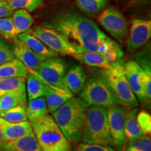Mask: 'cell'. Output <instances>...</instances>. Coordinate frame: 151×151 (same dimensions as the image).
Masks as SVG:
<instances>
[{
    "label": "cell",
    "instance_id": "6da1fadb",
    "mask_svg": "<svg viewBox=\"0 0 151 151\" xmlns=\"http://www.w3.org/2000/svg\"><path fill=\"white\" fill-rule=\"evenodd\" d=\"M43 26L57 30L87 51L97 52L100 41L107 37L95 22L76 11L60 13Z\"/></svg>",
    "mask_w": 151,
    "mask_h": 151
},
{
    "label": "cell",
    "instance_id": "7a4b0ae2",
    "mask_svg": "<svg viewBox=\"0 0 151 151\" xmlns=\"http://www.w3.org/2000/svg\"><path fill=\"white\" fill-rule=\"evenodd\" d=\"M87 106L88 105L79 98L72 97L51 113L67 140L73 144L81 141Z\"/></svg>",
    "mask_w": 151,
    "mask_h": 151
},
{
    "label": "cell",
    "instance_id": "3957f363",
    "mask_svg": "<svg viewBox=\"0 0 151 151\" xmlns=\"http://www.w3.org/2000/svg\"><path fill=\"white\" fill-rule=\"evenodd\" d=\"M42 151H71V143L62 133L51 115L29 120Z\"/></svg>",
    "mask_w": 151,
    "mask_h": 151
},
{
    "label": "cell",
    "instance_id": "277c9868",
    "mask_svg": "<svg viewBox=\"0 0 151 151\" xmlns=\"http://www.w3.org/2000/svg\"><path fill=\"white\" fill-rule=\"evenodd\" d=\"M82 142L112 146L106 107L88 106L85 112Z\"/></svg>",
    "mask_w": 151,
    "mask_h": 151
},
{
    "label": "cell",
    "instance_id": "5b68a950",
    "mask_svg": "<svg viewBox=\"0 0 151 151\" xmlns=\"http://www.w3.org/2000/svg\"><path fill=\"white\" fill-rule=\"evenodd\" d=\"M124 65L119 60L113 63L110 69H103L100 75L108 83L120 105L127 109L137 108L139 101L128 83Z\"/></svg>",
    "mask_w": 151,
    "mask_h": 151
},
{
    "label": "cell",
    "instance_id": "8992f818",
    "mask_svg": "<svg viewBox=\"0 0 151 151\" xmlns=\"http://www.w3.org/2000/svg\"><path fill=\"white\" fill-rule=\"evenodd\" d=\"M79 99L88 106L108 107L112 104L120 105L108 83L101 75L92 77L85 83Z\"/></svg>",
    "mask_w": 151,
    "mask_h": 151
},
{
    "label": "cell",
    "instance_id": "52a82bcc",
    "mask_svg": "<svg viewBox=\"0 0 151 151\" xmlns=\"http://www.w3.org/2000/svg\"><path fill=\"white\" fill-rule=\"evenodd\" d=\"M26 32L37 37L58 55L73 56L84 50L66 36L52 28L38 25L32 29H29Z\"/></svg>",
    "mask_w": 151,
    "mask_h": 151
},
{
    "label": "cell",
    "instance_id": "ba28073f",
    "mask_svg": "<svg viewBox=\"0 0 151 151\" xmlns=\"http://www.w3.org/2000/svg\"><path fill=\"white\" fill-rule=\"evenodd\" d=\"M29 72L35 73L52 86L69 90L65 85L67 68L65 62L62 58L58 57L47 58L35 71H29Z\"/></svg>",
    "mask_w": 151,
    "mask_h": 151
},
{
    "label": "cell",
    "instance_id": "9c48e42d",
    "mask_svg": "<svg viewBox=\"0 0 151 151\" xmlns=\"http://www.w3.org/2000/svg\"><path fill=\"white\" fill-rule=\"evenodd\" d=\"M106 109L112 146L116 151H122L126 145L124 125L127 109L118 104H112Z\"/></svg>",
    "mask_w": 151,
    "mask_h": 151
},
{
    "label": "cell",
    "instance_id": "30bf717a",
    "mask_svg": "<svg viewBox=\"0 0 151 151\" xmlns=\"http://www.w3.org/2000/svg\"><path fill=\"white\" fill-rule=\"evenodd\" d=\"M99 24L111 37L118 41H124L129 34L127 20L122 13L113 6L105 9L99 18Z\"/></svg>",
    "mask_w": 151,
    "mask_h": 151
},
{
    "label": "cell",
    "instance_id": "8fae6325",
    "mask_svg": "<svg viewBox=\"0 0 151 151\" xmlns=\"http://www.w3.org/2000/svg\"><path fill=\"white\" fill-rule=\"evenodd\" d=\"M151 37L150 20L134 19L132 22L127 43V50L132 52L144 46Z\"/></svg>",
    "mask_w": 151,
    "mask_h": 151
},
{
    "label": "cell",
    "instance_id": "7c38bea8",
    "mask_svg": "<svg viewBox=\"0 0 151 151\" xmlns=\"http://www.w3.org/2000/svg\"><path fill=\"white\" fill-rule=\"evenodd\" d=\"M124 73L127 82L138 101L146 103L142 86L145 71L134 60H129L124 65Z\"/></svg>",
    "mask_w": 151,
    "mask_h": 151
},
{
    "label": "cell",
    "instance_id": "4fadbf2b",
    "mask_svg": "<svg viewBox=\"0 0 151 151\" xmlns=\"http://www.w3.org/2000/svg\"><path fill=\"white\" fill-rule=\"evenodd\" d=\"M13 50L15 58L21 61L29 71H35L39 66L47 59L32 50L27 44L18 38L14 39V46Z\"/></svg>",
    "mask_w": 151,
    "mask_h": 151
},
{
    "label": "cell",
    "instance_id": "5bb4252c",
    "mask_svg": "<svg viewBox=\"0 0 151 151\" xmlns=\"http://www.w3.org/2000/svg\"><path fill=\"white\" fill-rule=\"evenodd\" d=\"M0 129L5 142L16 140L33 132L28 120L20 122H12L0 117Z\"/></svg>",
    "mask_w": 151,
    "mask_h": 151
},
{
    "label": "cell",
    "instance_id": "9a60e30c",
    "mask_svg": "<svg viewBox=\"0 0 151 151\" xmlns=\"http://www.w3.org/2000/svg\"><path fill=\"white\" fill-rule=\"evenodd\" d=\"M48 92L46 97L48 113H52L62 104L73 97V94L69 90L62 89L47 83Z\"/></svg>",
    "mask_w": 151,
    "mask_h": 151
},
{
    "label": "cell",
    "instance_id": "2e32d148",
    "mask_svg": "<svg viewBox=\"0 0 151 151\" xmlns=\"http://www.w3.org/2000/svg\"><path fill=\"white\" fill-rule=\"evenodd\" d=\"M86 75L81 66L75 65L70 68L65 76V85L71 93L78 94L85 86Z\"/></svg>",
    "mask_w": 151,
    "mask_h": 151
},
{
    "label": "cell",
    "instance_id": "e0dca14e",
    "mask_svg": "<svg viewBox=\"0 0 151 151\" xmlns=\"http://www.w3.org/2000/svg\"><path fill=\"white\" fill-rule=\"evenodd\" d=\"M4 151H42L33 132L16 140L5 142Z\"/></svg>",
    "mask_w": 151,
    "mask_h": 151
},
{
    "label": "cell",
    "instance_id": "ac0fdd59",
    "mask_svg": "<svg viewBox=\"0 0 151 151\" xmlns=\"http://www.w3.org/2000/svg\"><path fill=\"white\" fill-rule=\"evenodd\" d=\"M97 52L106 58L111 63L120 60L123 55V51L120 45L108 36L100 41Z\"/></svg>",
    "mask_w": 151,
    "mask_h": 151
},
{
    "label": "cell",
    "instance_id": "d6986e66",
    "mask_svg": "<svg viewBox=\"0 0 151 151\" xmlns=\"http://www.w3.org/2000/svg\"><path fill=\"white\" fill-rule=\"evenodd\" d=\"M29 73V69L16 58L0 65V78H27Z\"/></svg>",
    "mask_w": 151,
    "mask_h": 151
},
{
    "label": "cell",
    "instance_id": "ffe728a7",
    "mask_svg": "<svg viewBox=\"0 0 151 151\" xmlns=\"http://www.w3.org/2000/svg\"><path fill=\"white\" fill-rule=\"evenodd\" d=\"M26 92L28 101L46 96L48 92V85L35 73L29 72L26 78Z\"/></svg>",
    "mask_w": 151,
    "mask_h": 151
},
{
    "label": "cell",
    "instance_id": "44dd1931",
    "mask_svg": "<svg viewBox=\"0 0 151 151\" xmlns=\"http://www.w3.org/2000/svg\"><path fill=\"white\" fill-rule=\"evenodd\" d=\"M72 57L81 63H83L90 67H97L102 69H110L113 65V63H111L106 58L97 52L83 50Z\"/></svg>",
    "mask_w": 151,
    "mask_h": 151
},
{
    "label": "cell",
    "instance_id": "7402d4cb",
    "mask_svg": "<svg viewBox=\"0 0 151 151\" xmlns=\"http://www.w3.org/2000/svg\"><path fill=\"white\" fill-rule=\"evenodd\" d=\"M139 112L137 108L127 109L124 125L126 142L146 135L138 123L137 116Z\"/></svg>",
    "mask_w": 151,
    "mask_h": 151
},
{
    "label": "cell",
    "instance_id": "603a6c76",
    "mask_svg": "<svg viewBox=\"0 0 151 151\" xmlns=\"http://www.w3.org/2000/svg\"><path fill=\"white\" fill-rule=\"evenodd\" d=\"M17 38H18L19 39L23 41L32 50H33L37 53L44 57V58H50L58 56V53H56L53 50H50L42 41H41L37 37H34L33 35H30V34L26 32L19 34L17 36Z\"/></svg>",
    "mask_w": 151,
    "mask_h": 151
},
{
    "label": "cell",
    "instance_id": "cb8c5ba5",
    "mask_svg": "<svg viewBox=\"0 0 151 151\" xmlns=\"http://www.w3.org/2000/svg\"><path fill=\"white\" fill-rule=\"evenodd\" d=\"M26 78H0V97L10 93H18L26 99Z\"/></svg>",
    "mask_w": 151,
    "mask_h": 151
},
{
    "label": "cell",
    "instance_id": "d4e9b609",
    "mask_svg": "<svg viewBox=\"0 0 151 151\" xmlns=\"http://www.w3.org/2000/svg\"><path fill=\"white\" fill-rule=\"evenodd\" d=\"M26 113L28 120L48 114L46 97L43 96L28 101L27 105L26 106Z\"/></svg>",
    "mask_w": 151,
    "mask_h": 151
},
{
    "label": "cell",
    "instance_id": "484cf974",
    "mask_svg": "<svg viewBox=\"0 0 151 151\" xmlns=\"http://www.w3.org/2000/svg\"><path fill=\"white\" fill-rule=\"evenodd\" d=\"M12 20L18 35L25 32L32 27L35 19L25 9H17L12 14Z\"/></svg>",
    "mask_w": 151,
    "mask_h": 151
},
{
    "label": "cell",
    "instance_id": "4316f807",
    "mask_svg": "<svg viewBox=\"0 0 151 151\" xmlns=\"http://www.w3.org/2000/svg\"><path fill=\"white\" fill-rule=\"evenodd\" d=\"M109 0H75L80 11L87 16H95L104 10Z\"/></svg>",
    "mask_w": 151,
    "mask_h": 151
},
{
    "label": "cell",
    "instance_id": "83f0119b",
    "mask_svg": "<svg viewBox=\"0 0 151 151\" xmlns=\"http://www.w3.org/2000/svg\"><path fill=\"white\" fill-rule=\"evenodd\" d=\"M0 117L9 122H20L28 120L26 113V106L18 104L0 113Z\"/></svg>",
    "mask_w": 151,
    "mask_h": 151
},
{
    "label": "cell",
    "instance_id": "f1b7e54d",
    "mask_svg": "<svg viewBox=\"0 0 151 151\" xmlns=\"http://www.w3.org/2000/svg\"><path fill=\"white\" fill-rule=\"evenodd\" d=\"M18 104L27 106V99L18 93H10L0 97V113Z\"/></svg>",
    "mask_w": 151,
    "mask_h": 151
},
{
    "label": "cell",
    "instance_id": "f546056e",
    "mask_svg": "<svg viewBox=\"0 0 151 151\" xmlns=\"http://www.w3.org/2000/svg\"><path fill=\"white\" fill-rule=\"evenodd\" d=\"M122 151H151V139L149 134L127 141Z\"/></svg>",
    "mask_w": 151,
    "mask_h": 151
},
{
    "label": "cell",
    "instance_id": "4dcf8cb0",
    "mask_svg": "<svg viewBox=\"0 0 151 151\" xmlns=\"http://www.w3.org/2000/svg\"><path fill=\"white\" fill-rule=\"evenodd\" d=\"M18 32L15 27L12 18H0V37L7 40H13L17 38Z\"/></svg>",
    "mask_w": 151,
    "mask_h": 151
},
{
    "label": "cell",
    "instance_id": "1f68e13d",
    "mask_svg": "<svg viewBox=\"0 0 151 151\" xmlns=\"http://www.w3.org/2000/svg\"><path fill=\"white\" fill-rule=\"evenodd\" d=\"M8 2L14 11L25 9L28 12H32L42 5L43 0H9Z\"/></svg>",
    "mask_w": 151,
    "mask_h": 151
},
{
    "label": "cell",
    "instance_id": "d6a6232c",
    "mask_svg": "<svg viewBox=\"0 0 151 151\" xmlns=\"http://www.w3.org/2000/svg\"><path fill=\"white\" fill-rule=\"evenodd\" d=\"M71 151H116V149L111 146H101L98 144H91L84 142L77 143L76 146Z\"/></svg>",
    "mask_w": 151,
    "mask_h": 151
},
{
    "label": "cell",
    "instance_id": "836d02e7",
    "mask_svg": "<svg viewBox=\"0 0 151 151\" xmlns=\"http://www.w3.org/2000/svg\"><path fill=\"white\" fill-rule=\"evenodd\" d=\"M15 58L13 49L2 37H0V65Z\"/></svg>",
    "mask_w": 151,
    "mask_h": 151
},
{
    "label": "cell",
    "instance_id": "e575fe53",
    "mask_svg": "<svg viewBox=\"0 0 151 151\" xmlns=\"http://www.w3.org/2000/svg\"><path fill=\"white\" fill-rule=\"evenodd\" d=\"M137 121L139 126L146 134H150L151 132V116L147 111L142 110L138 112Z\"/></svg>",
    "mask_w": 151,
    "mask_h": 151
},
{
    "label": "cell",
    "instance_id": "d590c367",
    "mask_svg": "<svg viewBox=\"0 0 151 151\" xmlns=\"http://www.w3.org/2000/svg\"><path fill=\"white\" fill-rule=\"evenodd\" d=\"M136 59H137L136 62L140 65V67L144 70L145 72L151 73L150 61L148 55H145L143 52H139L136 55Z\"/></svg>",
    "mask_w": 151,
    "mask_h": 151
},
{
    "label": "cell",
    "instance_id": "8d00e7d4",
    "mask_svg": "<svg viewBox=\"0 0 151 151\" xmlns=\"http://www.w3.org/2000/svg\"><path fill=\"white\" fill-rule=\"evenodd\" d=\"M14 10L11 8L8 1H0V18L12 16Z\"/></svg>",
    "mask_w": 151,
    "mask_h": 151
},
{
    "label": "cell",
    "instance_id": "74e56055",
    "mask_svg": "<svg viewBox=\"0 0 151 151\" xmlns=\"http://www.w3.org/2000/svg\"><path fill=\"white\" fill-rule=\"evenodd\" d=\"M5 141L4 139L2 133H1V129H0V151H4L3 150V146L4 144Z\"/></svg>",
    "mask_w": 151,
    "mask_h": 151
},
{
    "label": "cell",
    "instance_id": "f35d334b",
    "mask_svg": "<svg viewBox=\"0 0 151 151\" xmlns=\"http://www.w3.org/2000/svg\"><path fill=\"white\" fill-rule=\"evenodd\" d=\"M131 1H143V0H130Z\"/></svg>",
    "mask_w": 151,
    "mask_h": 151
},
{
    "label": "cell",
    "instance_id": "ab89813d",
    "mask_svg": "<svg viewBox=\"0 0 151 151\" xmlns=\"http://www.w3.org/2000/svg\"><path fill=\"white\" fill-rule=\"evenodd\" d=\"M0 1H9V0H0Z\"/></svg>",
    "mask_w": 151,
    "mask_h": 151
}]
</instances>
